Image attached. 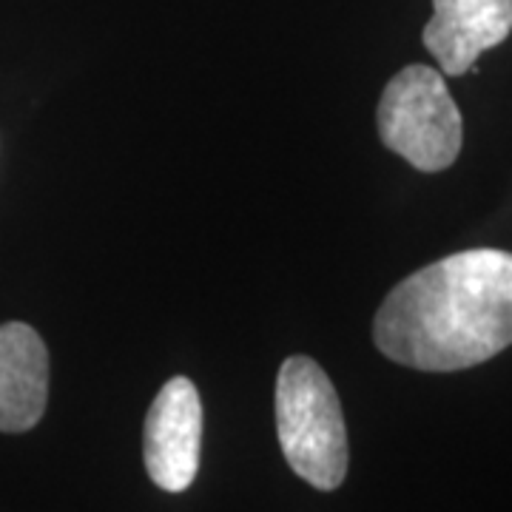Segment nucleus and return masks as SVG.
I'll return each instance as SVG.
<instances>
[{
  "label": "nucleus",
  "instance_id": "nucleus-1",
  "mask_svg": "<svg viewBox=\"0 0 512 512\" xmlns=\"http://www.w3.org/2000/svg\"><path fill=\"white\" fill-rule=\"evenodd\" d=\"M373 339L390 362L427 373L467 370L512 345V254L473 248L402 279Z\"/></svg>",
  "mask_w": 512,
  "mask_h": 512
},
{
  "label": "nucleus",
  "instance_id": "nucleus-2",
  "mask_svg": "<svg viewBox=\"0 0 512 512\" xmlns=\"http://www.w3.org/2000/svg\"><path fill=\"white\" fill-rule=\"evenodd\" d=\"M276 430L285 461L316 490L348 476V430L328 373L308 356H291L276 376Z\"/></svg>",
  "mask_w": 512,
  "mask_h": 512
},
{
  "label": "nucleus",
  "instance_id": "nucleus-3",
  "mask_svg": "<svg viewBox=\"0 0 512 512\" xmlns=\"http://www.w3.org/2000/svg\"><path fill=\"white\" fill-rule=\"evenodd\" d=\"M379 134L419 171L436 174L458 160L464 143V123L444 74L430 66H407L384 86L379 103Z\"/></svg>",
  "mask_w": 512,
  "mask_h": 512
},
{
  "label": "nucleus",
  "instance_id": "nucleus-4",
  "mask_svg": "<svg viewBox=\"0 0 512 512\" xmlns=\"http://www.w3.org/2000/svg\"><path fill=\"white\" fill-rule=\"evenodd\" d=\"M202 402L191 379L163 384L146 416L143 456L151 481L165 493H183L200 470Z\"/></svg>",
  "mask_w": 512,
  "mask_h": 512
},
{
  "label": "nucleus",
  "instance_id": "nucleus-5",
  "mask_svg": "<svg viewBox=\"0 0 512 512\" xmlns=\"http://www.w3.org/2000/svg\"><path fill=\"white\" fill-rule=\"evenodd\" d=\"M512 32V0H433V18L424 26V46L441 72L467 74L487 49Z\"/></svg>",
  "mask_w": 512,
  "mask_h": 512
},
{
  "label": "nucleus",
  "instance_id": "nucleus-6",
  "mask_svg": "<svg viewBox=\"0 0 512 512\" xmlns=\"http://www.w3.org/2000/svg\"><path fill=\"white\" fill-rule=\"evenodd\" d=\"M49 399V350L23 322L0 325V430L26 433Z\"/></svg>",
  "mask_w": 512,
  "mask_h": 512
}]
</instances>
